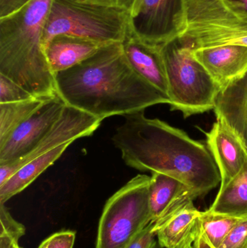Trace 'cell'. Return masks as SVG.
Returning <instances> with one entry per match:
<instances>
[{
	"label": "cell",
	"mask_w": 247,
	"mask_h": 248,
	"mask_svg": "<svg viewBox=\"0 0 247 248\" xmlns=\"http://www.w3.org/2000/svg\"><path fill=\"white\" fill-rule=\"evenodd\" d=\"M205 134L207 146L220 172V186H225L237 176L246 165V145L223 121L217 120Z\"/></svg>",
	"instance_id": "obj_11"
},
{
	"label": "cell",
	"mask_w": 247,
	"mask_h": 248,
	"mask_svg": "<svg viewBox=\"0 0 247 248\" xmlns=\"http://www.w3.org/2000/svg\"><path fill=\"white\" fill-rule=\"evenodd\" d=\"M187 26L178 37L191 51L223 45L247 46V23L222 0H187Z\"/></svg>",
	"instance_id": "obj_7"
},
{
	"label": "cell",
	"mask_w": 247,
	"mask_h": 248,
	"mask_svg": "<svg viewBox=\"0 0 247 248\" xmlns=\"http://www.w3.org/2000/svg\"><path fill=\"white\" fill-rule=\"evenodd\" d=\"M66 104L58 95L48 99L0 144V165L29 155L52 129Z\"/></svg>",
	"instance_id": "obj_10"
},
{
	"label": "cell",
	"mask_w": 247,
	"mask_h": 248,
	"mask_svg": "<svg viewBox=\"0 0 247 248\" xmlns=\"http://www.w3.org/2000/svg\"><path fill=\"white\" fill-rule=\"evenodd\" d=\"M123 116L124 122L112 140L129 167L175 178L187 186L194 200L221 182L205 144L163 121L148 119L145 110Z\"/></svg>",
	"instance_id": "obj_1"
},
{
	"label": "cell",
	"mask_w": 247,
	"mask_h": 248,
	"mask_svg": "<svg viewBox=\"0 0 247 248\" xmlns=\"http://www.w3.org/2000/svg\"><path fill=\"white\" fill-rule=\"evenodd\" d=\"M150 178L138 174L109 198L99 222L95 248H126L152 222Z\"/></svg>",
	"instance_id": "obj_6"
},
{
	"label": "cell",
	"mask_w": 247,
	"mask_h": 248,
	"mask_svg": "<svg viewBox=\"0 0 247 248\" xmlns=\"http://www.w3.org/2000/svg\"><path fill=\"white\" fill-rule=\"evenodd\" d=\"M30 0H0V18L17 11Z\"/></svg>",
	"instance_id": "obj_28"
},
{
	"label": "cell",
	"mask_w": 247,
	"mask_h": 248,
	"mask_svg": "<svg viewBox=\"0 0 247 248\" xmlns=\"http://www.w3.org/2000/svg\"><path fill=\"white\" fill-rule=\"evenodd\" d=\"M0 248H7L13 243H18L26 233L24 226L15 220L4 204L1 203H0Z\"/></svg>",
	"instance_id": "obj_22"
},
{
	"label": "cell",
	"mask_w": 247,
	"mask_h": 248,
	"mask_svg": "<svg viewBox=\"0 0 247 248\" xmlns=\"http://www.w3.org/2000/svg\"><path fill=\"white\" fill-rule=\"evenodd\" d=\"M54 76L57 94L67 106L101 120L171 103L131 68L122 43L104 45L81 63Z\"/></svg>",
	"instance_id": "obj_2"
},
{
	"label": "cell",
	"mask_w": 247,
	"mask_h": 248,
	"mask_svg": "<svg viewBox=\"0 0 247 248\" xmlns=\"http://www.w3.org/2000/svg\"><path fill=\"white\" fill-rule=\"evenodd\" d=\"M244 218L216 214L209 210L203 211L193 233L191 248H219L232 229Z\"/></svg>",
	"instance_id": "obj_19"
},
{
	"label": "cell",
	"mask_w": 247,
	"mask_h": 248,
	"mask_svg": "<svg viewBox=\"0 0 247 248\" xmlns=\"http://www.w3.org/2000/svg\"><path fill=\"white\" fill-rule=\"evenodd\" d=\"M194 201L189 196L184 198L154 222V231L162 248H191L193 233L202 214Z\"/></svg>",
	"instance_id": "obj_13"
},
{
	"label": "cell",
	"mask_w": 247,
	"mask_h": 248,
	"mask_svg": "<svg viewBox=\"0 0 247 248\" xmlns=\"http://www.w3.org/2000/svg\"><path fill=\"white\" fill-rule=\"evenodd\" d=\"M219 248H247V218L232 229Z\"/></svg>",
	"instance_id": "obj_24"
},
{
	"label": "cell",
	"mask_w": 247,
	"mask_h": 248,
	"mask_svg": "<svg viewBox=\"0 0 247 248\" xmlns=\"http://www.w3.org/2000/svg\"><path fill=\"white\" fill-rule=\"evenodd\" d=\"M214 111L217 120L229 125L247 148V73L219 93Z\"/></svg>",
	"instance_id": "obj_16"
},
{
	"label": "cell",
	"mask_w": 247,
	"mask_h": 248,
	"mask_svg": "<svg viewBox=\"0 0 247 248\" xmlns=\"http://www.w3.org/2000/svg\"><path fill=\"white\" fill-rule=\"evenodd\" d=\"M46 100L48 99L34 98L17 103H0V144Z\"/></svg>",
	"instance_id": "obj_21"
},
{
	"label": "cell",
	"mask_w": 247,
	"mask_h": 248,
	"mask_svg": "<svg viewBox=\"0 0 247 248\" xmlns=\"http://www.w3.org/2000/svg\"><path fill=\"white\" fill-rule=\"evenodd\" d=\"M209 211L238 218H247V163L240 173L220 186Z\"/></svg>",
	"instance_id": "obj_20"
},
{
	"label": "cell",
	"mask_w": 247,
	"mask_h": 248,
	"mask_svg": "<svg viewBox=\"0 0 247 248\" xmlns=\"http://www.w3.org/2000/svg\"><path fill=\"white\" fill-rule=\"evenodd\" d=\"M126 248H162L154 231V222L138 234Z\"/></svg>",
	"instance_id": "obj_25"
},
{
	"label": "cell",
	"mask_w": 247,
	"mask_h": 248,
	"mask_svg": "<svg viewBox=\"0 0 247 248\" xmlns=\"http://www.w3.org/2000/svg\"><path fill=\"white\" fill-rule=\"evenodd\" d=\"M52 0H30L0 18V74L36 98L58 95L55 76L42 44L44 28Z\"/></svg>",
	"instance_id": "obj_3"
},
{
	"label": "cell",
	"mask_w": 247,
	"mask_h": 248,
	"mask_svg": "<svg viewBox=\"0 0 247 248\" xmlns=\"http://www.w3.org/2000/svg\"><path fill=\"white\" fill-rule=\"evenodd\" d=\"M71 144L72 142H68L59 146L20 167L0 186V203L5 204L10 198L24 190L41 173L52 166Z\"/></svg>",
	"instance_id": "obj_18"
},
{
	"label": "cell",
	"mask_w": 247,
	"mask_h": 248,
	"mask_svg": "<svg viewBox=\"0 0 247 248\" xmlns=\"http://www.w3.org/2000/svg\"><path fill=\"white\" fill-rule=\"evenodd\" d=\"M129 34V14L125 10L76 0H52L42 44L44 49L55 36L68 35L106 45L123 43Z\"/></svg>",
	"instance_id": "obj_4"
},
{
	"label": "cell",
	"mask_w": 247,
	"mask_h": 248,
	"mask_svg": "<svg viewBox=\"0 0 247 248\" xmlns=\"http://www.w3.org/2000/svg\"><path fill=\"white\" fill-rule=\"evenodd\" d=\"M122 44L126 59L136 74L168 97L161 45L144 42L131 33Z\"/></svg>",
	"instance_id": "obj_14"
},
{
	"label": "cell",
	"mask_w": 247,
	"mask_h": 248,
	"mask_svg": "<svg viewBox=\"0 0 247 248\" xmlns=\"http://www.w3.org/2000/svg\"><path fill=\"white\" fill-rule=\"evenodd\" d=\"M229 10L247 23V0H222Z\"/></svg>",
	"instance_id": "obj_29"
},
{
	"label": "cell",
	"mask_w": 247,
	"mask_h": 248,
	"mask_svg": "<svg viewBox=\"0 0 247 248\" xmlns=\"http://www.w3.org/2000/svg\"><path fill=\"white\" fill-rule=\"evenodd\" d=\"M171 110L188 118L214 110L220 90L192 51L178 38L161 45Z\"/></svg>",
	"instance_id": "obj_5"
},
{
	"label": "cell",
	"mask_w": 247,
	"mask_h": 248,
	"mask_svg": "<svg viewBox=\"0 0 247 248\" xmlns=\"http://www.w3.org/2000/svg\"><path fill=\"white\" fill-rule=\"evenodd\" d=\"M220 91L247 73V46L223 45L193 51Z\"/></svg>",
	"instance_id": "obj_12"
},
{
	"label": "cell",
	"mask_w": 247,
	"mask_h": 248,
	"mask_svg": "<svg viewBox=\"0 0 247 248\" xmlns=\"http://www.w3.org/2000/svg\"><path fill=\"white\" fill-rule=\"evenodd\" d=\"M187 0H136L129 12L130 33L161 45L179 37L187 26Z\"/></svg>",
	"instance_id": "obj_8"
},
{
	"label": "cell",
	"mask_w": 247,
	"mask_h": 248,
	"mask_svg": "<svg viewBox=\"0 0 247 248\" xmlns=\"http://www.w3.org/2000/svg\"><path fill=\"white\" fill-rule=\"evenodd\" d=\"M7 248H21L19 246L18 243H14L11 245V246H9Z\"/></svg>",
	"instance_id": "obj_30"
},
{
	"label": "cell",
	"mask_w": 247,
	"mask_h": 248,
	"mask_svg": "<svg viewBox=\"0 0 247 248\" xmlns=\"http://www.w3.org/2000/svg\"><path fill=\"white\" fill-rule=\"evenodd\" d=\"M101 119L72 106H67L52 129L27 155L7 164L0 165V186L20 167L53 149L91 136L100 127Z\"/></svg>",
	"instance_id": "obj_9"
},
{
	"label": "cell",
	"mask_w": 247,
	"mask_h": 248,
	"mask_svg": "<svg viewBox=\"0 0 247 248\" xmlns=\"http://www.w3.org/2000/svg\"><path fill=\"white\" fill-rule=\"evenodd\" d=\"M34 98L21 86L0 74V103H17Z\"/></svg>",
	"instance_id": "obj_23"
},
{
	"label": "cell",
	"mask_w": 247,
	"mask_h": 248,
	"mask_svg": "<svg viewBox=\"0 0 247 248\" xmlns=\"http://www.w3.org/2000/svg\"><path fill=\"white\" fill-rule=\"evenodd\" d=\"M75 235L73 231L59 232L44 240L38 248H73Z\"/></svg>",
	"instance_id": "obj_26"
},
{
	"label": "cell",
	"mask_w": 247,
	"mask_h": 248,
	"mask_svg": "<svg viewBox=\"0 0 247 248\" xmlns=\"http://www.w3.org/2000/svg\"><path fill=\"white\" fill-rule=\"evenodd\" d=\"M104 45L68 35H58L44 47L48 65L52 74L66 71L95 54Z\"/></svg>",
	"instance_id": "obj_15"
},
{
	"label": "cell",
	"mask_w": 247,
	"mask_h": 248,
	"mask_svg": "<svg viewBox=\"0 0 247 248\" xmlns=\"http://www.w3.org/2000/svg\"><path fill=\"white\" fill-rule=\"evenodd\" d=\"M81 2L96 5L104 6V7H113L129 12L131 10L136 0H76Z\"/></svg>",
	"instance_id": "obj_27"
},
{
	"label": "cell",
	"mask_w": 247,
	"mask_h": 248,
	"mask_svg": "<svg viewBox=\"0 0 247 248\" xmlns=\"http://www.w3.org/2000/svg\"><path fill=\"white\" fill-rule=\"evenodd\" d=\"M188 196L191 198L189 191L178 179L163 173H152L149 205L152 222L160 219L174 205Z\"/></svg>",
	"instance_id": "obj_17"
}]
</instances>
